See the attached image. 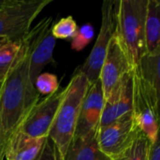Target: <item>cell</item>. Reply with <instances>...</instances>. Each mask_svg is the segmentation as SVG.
Masks as SVG:
<instances>
[{"mask_svg": "<svg viewBox=\"0 0 160 160\" xmlns=\"http://www.w3.org/2000/svg\"><path fill=\"white\" fill-rule=\"evenodd\" d=\"M148 0H121L118 7V33L133 68L147 53L146 17Z\"/></svg>", "mask_w": 160, "mask_h": 160, "instance_id": "3", "label": "cell"}, {"mask_svg": "<svg viewBox=\"0 0 160 160\" xmlns=\"http://www.w3.org/2000/svg\"><path fill=\"white\" fill-rule=\"evenodd\" d=\"M34 87L39 95L46 97L53 95L59 89L58 79L54 74L49 72L40 73L34 82Z\"/></svg>", "mask_w": 160, "mask_h": 160, "instance_id": "20", "label": "cell"}, {"mask_svg": "<svg viewBox=\"0 0 160 160\" xmlns=\"http://www.w3.org/2000/svg\"><path fill=\"white\" fill-rule=\"evenodd\" d=\"M79 27L72 16L62 18L55 22L52 28V34L54 38L60 39H73L76 36Z\"/></svg>", "mask_w": 160, "mask_h": 160, "instance_id": "19", "label": "cell"}, {"mask_svg": "<svg viewBox=\"0 0 160 160\" xmlns=\"http://www.w3.org/2000/svg\"><path fill=\"white\" fill-rule=\"evenodd\" d=\"M140 128L132 112L116 122L98 128V142L101 151L112 160H125Z\"/></svg>", "mask_w": 160, "mask_h": 160, "instance_id": "7", "label": "cell"}, {"mask_svg": "<svg viewBox=\"0 0 160 160\" xmlns=\"http://www.w3.org/2000/svg\"><path fill=\"white\" fill-rule=\"evenodd\" d=\"M148 160H160V125L158 137L156 141L151 144L148 155Z\"/></svg>", "mask_w": 160, "mask_h": 160, "instance_id": "23", "label": "cell"}, {"mask_svg": "<svg viewBox=\"0 0 160 160\" xmlns=\"http://www.w3.org/2000/svg\"><path fill=\"white\" fill-rule=\"evenodd\" d=\"M52 0H8L0 9V40L22 39Z\"/></svg>", "mask_w": 160, "mask_h": 160, "instance_id": "5", "label": "cell"}, {"mask_svg": "<svg viewBox=\"0 0 160 160\" xmlns=\"http://www.w3.org/2000/svg\"><path fill=\"white\" fill-rule=\"evenodd\" d=\"M35 160H64V158L56 145L48 138L39 155Z\"/></svg>", "mask_w": 160, "mask_h": 160, "instance_id": "22", "label": "cell"}, {"mask_svg": "<svg viewBox=\"0 0 160 160\" xmlns=\"http://www.w3.org/2000/svg\"><path fill=\"white\" fill-rule=\"evenodd\" d=\"M89 86L87 78L82 73L75 72L66 87L65 98L59 107L49 134V139L56 145L63 158L74 139L82 101Z\"/></svg>", "mask_w": 160, "mask_h": 160, "instance_id": "2", "label": "cell"}, {"mask_svg": "<svg viewBox=\"0 0 160 160\" xmlns=\"http://www.w3.org/2000/svg\"><path fill=\"white\" fill-rule=\"evenodd\" d=\"M160 44V0H148L146 17L147 53L153 52Z\"/></svg>", "mask_w": 160, "mask_h": 160, "instance_id": "16", "label": "cell"}, {"mask_svg": "<svg viewBox=\"0 0 160 160\" xmlns=\"http://www.w3.org/2000/svg\"><path fill=\"white\" fill-rule=\"evenodd\" d=\"M29 56L25 35L18 61L0 83V160H5L10 139L21 129L33 108L39 102V94L29 75Z\"/></svg>", "mask_w": 160, "mask_h": 160, "instance_id": "1", "label": "cell"}, {"mask_svg": "<svg viewBox=\"0 0 160 160\" xmlns=\"http://www.w3.org/2000/svg\"><path fill=\"white\" fill-rule=\"evenodd\" d=\"M67 89L58 91L39 101L31 111L20 131L34 138H49L51 128L62 104Z\"/></svg>", "mask_w": 160, "mask_h": 160, "instance_id": "10", "label": "cell"}, {"mask_svg": "<svg viewBox=\"0 0 160 160\" xmlns=\"http://www.w3.org/2000/svg\"><path fill=\"white\" fill-rule=\"evenodd\" d=\"M22 46L23 38L0 40V83L6 80L12 68L18 61Z\"/></svg>", "mask_w": 160, "mask_h": 160, "instance_id": "15", "label": "cell"}, {"mask_svg": "<svg viewBox=\"0 0 160 160\" xmlns=\"http://www.w3.org/2000/svg\"><path fill=\"white\" fill-rule=\"evenodd\" d=\"M133 68H134L132 67L128 52L117 29L109 44L99 75L105 99L109 98L118 83L126 75L130 73Z\"/></svg>", "mask_w": 160, "mask_h": 160, "instance_id": "9", "label": "cell"}, {"mask_svg": "<svg viewBox=\"0 0 160 160\" xmlns=\"http://www.w3.org/2000/svg\"><path fill=\"white\" fill-rule=\"evenodd\" d=\"M138 67L156 90L160 117V44L153 52L146 53L142 57Z\"/></svg>", "mask_w": 160, "mask_h": 160, "instance_id": "17", "label": "cell"}, {"mask_svg": "<svg viewBox=\"0 0 160 160\" xmlns=\"http://www.w3.org/2000/svg\"><path fill=\"white\" fill-rule=\"evenodd\" d=\"M151 141L140 129L125 160H148Z\"/></svg>", "mask_w": 160, "mask_h": 160, "instance_id": "18", "label": "cell"}, {"mask_svg": "<svg viewBox=\"0 0 160 160\" xmlns=\"http://www.w3.org/2000/svg\"><path fill=\"white\" fill-rule=\"evenodd\" d=\"M8 2V0H0V9Z\"/></svg>", "mask_w": 160, "mask_h": 160, "instance_id": "24", "label": "cell"}, {"mask_svg": "<svg viewBox=\"0 0 160 160\" xmlns=\"http://www.w3.org/2000/svg\"><path fill=\"white\" fill-rule=\"evenodd\" d=\"M95 34L94 27L90 23L83 24L81 26L74 37V38L71 41V48L77 52L82 51L84 49L92 40Z\"/></svg>", "mask_w": 160, "mask_h": 160, "instance_id": "21", "label": "cell"}, {"mask_svg": "<svg viewBox=\"0 0 160 160\" xmlns=\"http://www.w3.org/2000/svg\"><path fill=\"white\" fill-rule=\"evenodd\" d=\"M104 103L105 98L102 84L98 79L95 83L89 86L84 97L74 137L84 135L98 128Z\"/></svg>", "mask_w": 160, "mask_h": 160, "instance_id": "12", "label": "cell"}, {"mask_svg": "<svg viewBox=\"0 0 160 160\" xmlns=\"http://www.w3.org/2000/svg\"><path fill=\"white\" fill-rule=\"evenodd\" d=\"M118 7L119 1L106 0L103 2L101 26L98 38L86 61L76 71L83 74L90 85L99 79L109 44L118 29Z\"/></svg>", "mask_w": 160, "mask_h": 160, "instance_id": "6", "label": "cell"}, {"mask_svg": "<svg viewBox=\"0 0 160 160\" xmlns=\"http://www.w3.org/2000/svg\"><path fill=\"white\" fill-rule=\"evenodd\" d=\"M47 139L34 138L19 130L13 135L7 146L5 160H35Z\"/></svg>", "mask_w": 160, "mask_h": 160, "instance_id": "13", "label": "cell"}, {"mask_svg": "<svg viewBox=\"0 0 160 160\" xmlns=\"http://www.w3.org/2000/svg\"><path fill=\"white\" fill-rule=\"evenodd\" d=\"M132 114L138 128L153 143L159 129L158 101L154 86L142 75L139 67L133 68Z\"/></svg>", "mask_w": 160, "mask_h": 160, "instance_id": "4", "label": "cell"}, {"mask_svg": "<svg viewBox=\"0 0 160 160\" xmlns=\"http://www.w3.org/2000/svg\"><path fill=\"white\" fill-rule=\"evenodd\" d=\"M52 17L42 19L26 34L29 44V75L34 84L42 68L53 61L55 38L52 34Z\"/></svg>", "mask_w": 160, "mask_h": 160, "instance_id": "8", "label": "cell"}, {"mask_svg": "<svg viewBox=\"0 0 160 160\" xmlns=\"http://www.w3.org/2000/svg\"><path fill=\"white\" fill-rule=\"evenodd\" d=\"M64 160H112L104 154L98 142V129L74 137Z\"/></svg>", "mask_w": 160, "mask_h": 160, "instance_id": "14", "label": "cell"}, {"mask_svg": "<svg viewBox=\"0 0 160 160\" xmlns=\"http://www.w3.org/2000/svg\"><path fill=\"white\" fill-rule=\"evenodd\" d=\"M132 98L133 70L124 77L109 98L105 99L98 128L107 127L132 112Z\"/></svg>", "mask_w": 160, "mask_h": 160, "instance_id": "11", "label": "cell"}]
</instances>
